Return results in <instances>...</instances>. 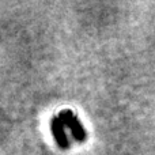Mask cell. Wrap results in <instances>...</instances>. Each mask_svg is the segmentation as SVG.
I'll list each match as a JSON object with an SVG mask.
<instances>
[{"label":"cell","instance_id":"obj_1","mask_svg":"<svg viewBox=\"0 0 155 155\" xmlns=\"http://www.w3.org/2000/svg\"><path fill=\"white\" fill-rule=\"evenodd\" d=\"M59 117L63 120V123L65 124V127L70 129L72 137L78 143L84 142L86 137H87L86 131H84V128H83V125L80 124L79 118H78L71 110H61V112L59 113Z\"/></svg>","mask_w":155,"mask_h":155},{"label":"cell","instance_id":"obj_2","mask_svg":"<svg viewBox=\"0 0 155 155\" xmlns=\"http://www.w3.org/2000/svg\"><path fill=\"white\" fill-rule=\"evenodd\" d=\"M65 124L63 123V120L59 116H53L51 120V131H52V136H53L56 144L60 148L65 150L70 147V140L67 136V131H65Z\"/></svg>","mask_w":155,"mask_h":155}]
</instances>
